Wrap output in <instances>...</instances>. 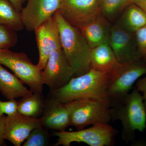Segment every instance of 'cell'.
<instances>
[{"label":"cell","mask_w":146,"mask_h":146,"mask_svg":"<svg viewBox=\"0 0 146 146\" xmlns=\"http://www.w3.org/2000/svg\"><path fill=\"white\" fill-rule=\"evenodd\" d=\"M39 119L42 126L47 129L65 131L70 126L65 104L52 98L46 100L44 112Z\"/></svg>","instance_id":"cell-14"},{"label":"cell","mask_w":146,"mask_h":146,"mask_svg":"<svg viewBox=\"0 0 146 146\" xmlns=\"http://www.w3.org/2000/svg\"><path fill=\"white\" fill-rule=\"evenodd\" d=\"M45 102L42 93H33L18 102V112L27 117L39 118L44 112Z\"/></svg>","instance_id":"cell-19"},{"label":"cell","mask_w":146,"mask_h":146,"mask_svg":"<svg viewBox=\"0 0 146 146\" xmlns=\"http://www.w3.org/2000/svg\"><path fill=\"white\" fill-rule=\"evenodd\" d=\"M13 5L17 11L21 13L23 7L25 0H9Z\"/></svg>","instance_id":"cell-28"},{"label":"cell","mask_w":146,"mask_h":146,"mask_svg":"<svg viewBox=\"0 0 146 146\" xmlns=\"http://www.w3.org/2000/svg\"><path fill=\"white\" fill-rule=\"evenodd\" d=\"M34 32L39 54L36 65L42 71L50 56L62 48L59 30L53 16L39 26Z\"/></svg>","instance_id":"cell-10"},{"label":"cell","mask_w":146,"mask_h":146,"mask_svg":"<svg viewBox=\"0 0 146 146\" xmlns=\"http://www.w3.org/2000/svg\"><path fill=\"white\" fill-rule=\"evenodd\" d=\"M100 3L102 15L110 23L117 21L131 2V0H100Z\"/></svg>","instance_id":"cell-21"},{"label":"cell","mask_w":146,"mask_h":146,"mask_svg":"<svg viewBox=\"0 0 146 146\" xmlns=\"http://www.w3.org/2000/svg\"><path fill=\"white\" fill-rule=\"evenodd\" d=\"M115 23L126 30L135 33L146 25V13L131 3L123 11Z\"/></svg>","instance_id":"cell-18"},{"label":"cell","mask_w":146,"mask_h":146,"mask_svg":"<svg viewBox=\"0 0 146 146\" xmlns=\"http://www.w3.org/2000/svg\"><path fill=\"white\" fill-rule=\"evenodd\" d=\"M136 88L142 94L146 108V76L137 81Z\"/></svg>","instance_id":"cell-26"},{"label":"cell","mask_w":146,"mask_h":146,"mask_svg":"<svg viewBox=\"0 0 146 146\" xmlns=\"http://www.w3.org/2000/svg\"><path fill=\"white\" fill-rule=\"evenodd\" d=\"M111 113L112 120L121 122L122 138L126 143L133 139L136 131L143 132L146 128V108L136 87L111 106Z\"/></svg>","instance_id":"cell-3"},{"label":"cell","mask_w":146,"mask_h":146,"mask_svg":"<svg viewBox=\"0 0 146 146\" xmlns=\"http://www.w3.org/2000/svg\"><path fill=\"white\" fill-rule=\"evenodd\" d=\"M136 40L142 57H146V25L135 33Z\"/></svg>","instance_id":"cell-25"},{"label":"cell","mask_w":146,"mask_h":146,"mask_svg":"<svg viewBox=\"0 0 146 146\" xmlns=\"http://www.w3.org/2000/svg\"><path fill=\"white\" fill-rule=\"evenodd\" d=\"M146 74V60L144 58L119 63L110 73L107 96L111 107L129 93L133 84Z\"/></svg>","instance_id":"cell-5"},{"label":"cell","mask_w":146,"mask_h":146,"mask_svg":"<svg viewBox=\"0 0 146 146\" xmlns=\"http://www.w3.org/2000/svg\"><path fill=\"white\" fill-rule=\"evenodd\" d=\"M69 112L70 125L77 130L97 124L109 123L112 120L111 105L107 100L86 98L65 103Z\"/></svg>","instance_id":"cell-4"},{"label":"cell","mask_w":146,"mask_h":146,"mask_svg":"<svg viewBox=\"0 0 146 146\" xmlns=\"http://www.w3.org/2000/svg\"><path fill=\"white\" fill-rule=\"evenodd\" d=\"M117 130L107 123L97 124L77 131H56L58 137L54 145L70 146L72 143H83L90 146H112L115 143Z\"/></svg>","instance_id":"cell-6"},{"label":"cell","mask_w":146,"mask_h":146,"mask_svg":"<svg viewBox=\"0 0 146 146\" xmlns=\"http://www.w3.org/2000/svg\"><path fill=\"white\" fill-rule=\"evenodd\" d=\"M53 17L59 30L61 48L72 69L74 77L87 73L91 70V48L81 31L69 24L58 11Z\"/></svg>","instance_id":"cell-1"},{"label":"cell","mask_w":146,"mask_h":146,"mask_svg":"<svg viewBox=\"0 0 146 146\" xmlns=\"http://www.w3.org/2000/svg\"><path fill=\"white\" fill-rule=\"evenodd\" d=\"M91 69L110 73L119 62L108 43H104L91 48Z\"/></svg>","instance_id":"cell-17"},{"label":"cell","mask_w":146,"mask_h":146,"mask_svg":"<svg viewBox=\"0 0 146 146\" xmlns=\"http://www.w3.org/2000/svg\"><path fill=\"white\" fill-rule=\"evenodd\" d=\"M42 126L39 118L27 117L17 112L6 117L4 139L13 145L21 146L32 131Z\"/></svg>","instance_id":"cell-13"},{"label":"cell","mask_w":146,"mask_h":146,"mask_svg":"<svg viewBox=\"0 0 146 146\" xmlns=\"http://www.w3.org/2000/svg\"><path fill=\"white\" fill-rule=\"evenodd\" d=\"M6 116H0V146L4 144V130Z\"/></svg>","instance_id":"cell-27"},{"label":"cell","mask_w":146,"mask_h":146,"mask_svg":"<svg viewBox=\"0 0 146 146\" xmlns=\"http://www.w3.org/2000/svg\"><path fill=\"white\" fill-rule=\"evenodd\" d=\"M0 93L8 100L28 96L33 93L15 75L8 72L1 64Z\"/></svg>","instance_id":"cell-16"},{"label":"cell","mask_w":146,"mask_h":146,"mask_svg":"<svg viewBox=\"0 0 146 146\" xmlns=\"http://www.w3.org/2000/svg\"><path fill=\"white\" fill-rule=\"evenodd\" d=\"M0 25L16 32L25 29L21 13L9 0H0Z\"/></svg>","instance_id":"cell-20"},{"label":"cell","mask_w":146,"mask_h":146,"mask_svg":"<svg viewBox=\"0 0 146 146\" xmlns=\"http://www.w3.org/2000/svg\"><path fill=\"white\" fill-rule=\"evenodd\" d=\"M58 11L69 24L79 29L102 14L100 0H63Z\"/></svg>","instance_id":"cell-8"},{"label":"cell","mask_w":146,"mask_h":146,"mask_svg":"<svg viewBox=\"0 0 146 146\" xmlns=\"http://www.w3.org/2000/svg\"><path fill=\"white\" fill-rule=\"evenodd\" d=\"M0 64L10 69L33 93H42L41 71L24 52H14L9 49H0Z\"/></svg>","instance_id":"cell-7"},{"label":"cell","mask_w":146,"mask_h":146,"mask_svg":"<svg viewBox=\"0 0 146 146\" xmlns=\"http://www.w3.org/2000/svg\"><path fill=\"white\" fill-rule=\"evenodd\" d=\"M144 58H145V60H146V57Z\"/></svg>","instance_id":"cell-30"},{"label":"cell","mask_w":146,"mask_h":146,"mask_svg":"<svg viewBox=\"0 0 146 146\" xmlns=\"http://www.w3.org/2000/svg\"><path fill=\"white\" fill-rule=\"evenodd\" d=\"M111 25L109 21L101 15L80 29L90 48L104 43H108Z\"/></svg>","instance_id":"cell-15"},{"label":"cell","mask_w":146,"mask_h":146,"mask_svg":"<svg viewBox=\"0 0 146 146\" xmlns=\"http://www.w3.org/2000/svg\"><path fill=\"white\" fill-rule=\"evenodd\" d=\"M18 112V102L16 99L9 100L8 101L0 100V116L4 114L11 116Z\"/></svg>","instance_id":"cell-24"},{"label":"cell","mask_w":146,"mask_h":146,"mask_svg":"<svg viewBox=\"0 0 146 146\" xmlns=\"http://www.w3.org/2000/svg\"><path fill=\"white\" fill-rule=\"evenodd\" d=\"M109 44L119 63L143 58L138 49L135 33L126 30L116 23L111 27Z\"/></svg>","instance_id":"cell-11"},{"label":"cell","mask_w":146,"mask_h":146,"mask_svg":"<svg viewBox=\"0 0 146 146\" xmlns=\"http://www.w3.org/2000/svg\"><path fill=\"white\" fill-rule=\"evenodd\" d=\"M109 77L110 73L91 69L82 75L73 77L62 88L50 91V98L64 104L86 98H94L109 101L107 96Z\"/></svg>","instance_id":"cell-2"},{"label":"cell","mask_w":146,"mask_h":146,"mask_svg":"<svg viewBox=\"0 0 146 146\" xmlns=\"http://www.w3.org/2000/svg\"><path fill=\"white\" fill-rule=\"evenodd\" d=\"M48 129L43 126L36 128L32 131L23 144V146H46L49 145L50 134Z\"/></svg>","instance_id":"cell-22"},{"label":"cell","mask_w":146,"mask_h":146,"mask_svg":"<svg viewBox=\"0 0 146 146\" xmlns=\"http://www.w3.org/2000/svg\"><path fill=\"white\" fill-rule=\"evenodd\" d=\"M63 0H28L21 15L25 29L34 31L59 10Z\"/></svg>","instance_id":"cell-12"},{"label":"cell","mask_w":146,"mask_h":146,"mask_svg":"<svg viewBox=\"0 0 146 146\" xmlns=\"http://www.w3.org/2000/svg\"><path fill=\"white\" fill-rule=\"evenodd\" d=\"M131 2L142 9L146 13V0H131Z\"/></svg>","instance_id":"cell-29"},{"label":"cell","mask_w":146,"mask_h":146,"mask_svg":"<svg viewBox=\"0 0 146 146\" xmlns=\"http://www.w3.org/2000/svg\"><path fill=\"white\" fill-rule=\"evenodd\" d=\"M17 42L18 35L16 32L0 25V49L13 48Z\"/></svg>","instance_id":"cell-23"},{"label":"cell","mask_w":146,"mask_h":146,"mask_svg":"<svg viewBox=\"0 0 146 146\" xmlns=\"http://www.w3.org/2000/svg\"><path fill=\"white\" fill-rule=\"evenodd\" d=\"M41 76L43 84L49 87L50 91L62 88L74 77L72 69L62 48L50 56L41 71Z\"/></svg>","instance_id":"cell-9"}]
</instances>
